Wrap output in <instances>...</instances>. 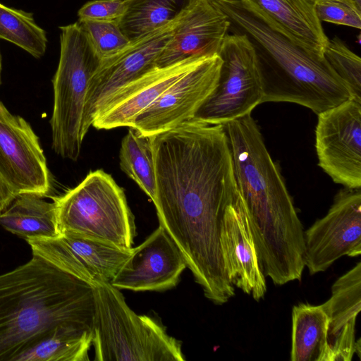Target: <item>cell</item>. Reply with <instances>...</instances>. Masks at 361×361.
<instances>
[{"mask_svg": "<svg viewBox=\"0 0 361 361\" xmlns=\"http://www.w3.org/2000/svg\"><path fill=\"white\" fill-rule=\"evenodd\" d=\"M149 137L159 225L202 290H221L231 284L224 216L238 192L224 126L192 118Z\"/></svg>", "mask_w": 361, "mask_h": 361, "instance_id": "cell-1", "label": "cell"}, {"mask_svg": "<svg viewBox=\"0 0 361 361\" xmlns=\"http://www.w3.org/2000/svg\"><path fill=\"white\" fill-rule=\"evenodd\" d=\"M223 126L260 269L275 285L300 281L304 229L259 128L250 114Z\"/></svg>", "mask_w": 361, "mask_h": 361, "instance_id": "cell-2", "label": "cell"}, {"mask_svg": "<svg viewBox=\"0 0 361 361\" xmlns=\"http://www.w3.org/2000/svg\"><path fill=\"white\" fill-rule=\"evenodd\" d=\"M93 288L33 254L0 274V361H16L59 328L92 329Z\"/></svg>", "mask_w": 361, "mask_h": 361, "instance_id": "cell-3", "label": "cell"}, {"mask_svg": "<svg viewBox=\"0 0 361 361\" xmlns=\"http://www.w3.org/2000/svg\"><path fill=\"white\" fill-rule=\"evenodd\" d=\"M212 1L229 19V30L245 34L255 48L262 103H295L318 114L351 99L324 56L294 44L261 11L241 0Z\"/></svg>", "mask_w": 361, "mask_h": 361, "instance_id": "cell-4", "label": "cell"}, {"mask_svg": "<svg viewBox=\"0 0 361 361\" xmlns=\"http://www.w3.org/2000/svg\"><path fill=\"white\" fill-rule=\"evenodd\" d=\"M95 361H184L181 342L161 321L137 314L110 283L92 288Z\"/></svg>", "mask_w": 361, "mask_h": 361, "instance_id": "cell-5", "label": "cell"}, {"mask_svg": "<svg viewBox=\"0 0 361 361\" xmlns=\"http://www.w3.org/2000/svg\"><path fill=\"white\" fill-rule=\"evenodd\" d=\"M59 28L60 57L52 79L51 146L61 157L77 161L87 134L84 113L87 90L101 59L78 21Z\"/></svg>", "mask_w": 361, "mask_h": 361, "instance_id": "cell-6", "label": "cell"}, {"mask_svg": "<svg viewBox=\"0 0 361 361\" xmlns=\"http://www.w3.org/2000/svg\"><path fill=\"white\" fill-rule=\"evenodd\" d=\"M53 200L59 234L133 247L135 218L124 190L110 174L101 169L90 171L77 186Z\"/></svg>", "mask_w": 361, "mask_h": 361, "instance_id": "cell-7", "label": "cell"}, {"mask_svg": "<svg viewBox=\"0 0 361 361\" xmlns=\"http://www.w3.org/2000/svg\"><path fill=\"white\" fill-rule=\"evenodd\" d=\"M219 55L222 64L216 86L193 117L212 125L250 114L264 96L256 50L245 34H228Z\"/></svg>", "mask_w": 361, "mask_h": 361, "instance_id": "cell-8", "label": "cell"}, {"mask_svg": "<svg viewBox=\"0 0 361 361\" xmlns=\"http://www.w3.org/2000/svg\"><path fill=\"white\" fill-rule=\"evenodd\" d=\"M318 115L315 148L319 166L350 189L361 187V102L349 99Z\"/></svg>", "mask_w": 361, "mask_h": 361, "instance_id": "cell-9", "label": "cell"}, {"mask_svg": "<svg viewBox=\"0 0 361 361\" xmlns=\"http://www.w3.org/2000/svg\"><path fill=\"white\" fill-rule=\"evenodd\" d=\"M305 265L310 275L325 271L343 256L361 254L360 188H345L327 214L304 231Z\"/></svg>", "mask_w": 361, "mask_h": 361, "instance_id": "cell-10", "label": "cell"}, {"mask_svg": "<svg viewBox=\"0 0 361 361\" xmlns=\"http://www.w3.org/2000/svg\"><path fill=\"white\" fill-rule=\"evenodd\" d=\"M222 60L202 56L136 118L133 128L151 136L193 118L218 82Z\"/></svg>", "mask_w": 361, "mask_h": 361, "instance_id": "cell-11", "label": "cell"}, {"mask_svg": "<svg viewBox=\"0 0 361 361\" xmlns=\"http://www.w3.org/2000/svg\"><path fill=\"white\" fill-rule=\"evenodd\" d=\"M176 20L130 42L118 53L101 60L87 90L84 113L86 133L112 95L156 66L157 59L172 37Z\"/></svg>", "mask_w": 361, "mask_h": 361, "instance_id": "cell-12", "label": "cell"}, {"mask_svg": "<svg viewBox=\"0 0 361 361\" xmlns=\"http://www.w3.org/2000/svg\"><path fill=\"white\" fill-rule=\"evenodd\" d=\"M0 176L18 195L45 196L51 190L46 157L39 137L22 117L0 101Z\"/></svg>", "mask_w": 361, "mask_h": 361, "instance_id": "cell-13", "label": "cell"}, {"mask_svg": "<svg viewBox=\"0 0 361 361\" xmlns=\"http://www.w3.org/2000/svg\"><path fill=\"white\" fill-rule=\"evenodd\" d=\"M32 252L92 288L110 283L132 248L126 249L87 237L63 233L53 238L29 239Z\"/></svg>", "mask_w": 361, "mask_h": 361, "instance_id": "cell-14", "label": "cell"}, {"mask_svg": "<svg viewBox=\"0 0 361 361\" xmlns=\"http://www.w3.org/2000/svg\"><path fill=\"white\" fill-rule=\"evenodd\" d=\"M186 267L177 245L159 225L144 242L132 248L110 284L119 290L164 291L178 283Z\"/></svg>", "mask_w": 361, "mask_h": 361, "instance_id": "cell-15", "label": "cell"}, {"mask_svg": "<svg viewBox=\"0 0 361 361\" xmlns=\"http://www.w3.org/2000/svg\"><path fill=\"white\" fill-rule=\"evenodd\" d=\"M231 23L212 0H192L177 19L172 37L156 61L164 67L193 56L219 54Z\"/></svg>", "mask_w": 361, "mask_h": 361, "instance_id": "cell-16", "label": "cell"}, {"mask_svg": "<svg viewBox=\"0 0 361 361\" xmlns=\"http://www.w3.org/2000/svg\"><path fill=\"white\" fill-rule=\"evenodd\" d=\"M201 56L190 57L164 67L152 68L112 95L92 126L98 130L133 128L137 116L192 68Z\"/></svg>", "mask_w": 361, "mask_h": 361, "instance_id": "cell-17", "label": "cell"}, {"mask_svg": "<svg viewBox=\"0 0 361 361\" xmlns=\"http://www.w3.org/2000/svg\"><path fill=\"white\" fill-rule=\"evenodd\" d=\"M222 237L231 283L259 301L267 292L266 279L259 267L246 208L239 190L226 207Z\"/></svg>", "mask_w": 361, "mask_h": 361, "instance_id": "cell-18", "label": "cell"}, {"mask_svg": "<svg viewBox=\"0 0 361 361\" xmlns=\"http://www.w3.org/2000/svg\"><path fill=\"white\" fill-rule=\"evenodd\" d=\"M329 319L328 342L333 361H350L360 356V339L355 340V323L361 307V262L333 284L331 296L322 305Z\"/></svg>", "mask_w": 361, "mask_h": 361, "instance_id": "cell-19", "label": "cell"}, {"mask_svg": "<svg viewBox=\"0 0 361 361\" xmlns=\"http://www.w3.org/2000/svg\"><path fill=\"white\" fill-rule=\"evenodd\" d=\"M264 13L294 44L324 57L329 42L313 0H241Z\"/></svg>", "mask_w": 361, "mask_h": 361, "instance_id": "cell-20", "label": "cell"}, {"mask_svg": "<svg viewBox=\"0 0 361 361\" xmlns=\"http://www.w3.org/2000/svg\"><path fill=\"white\" fill-rule=\"evenodd\" d=\"M35 193L18 195L1 213L0 225L24 238H53L59 235L54 202Z\"/></svg>", "mask_w": 361, "mask_h": 361, "instance_id": "cell-21", "label": "cell"}, {"mask_svg": "<svg viewBox=\"0 0 361 361\" xmlns=\"http://www.w3.org/2000/svg\"><path fill=\"white\" fill-rule=\"evenodd\" d=\"M328 326V316L322 305L293 306L290 360L333 361Z\"/></svg>", "mask_w": 361, "mask_h": 361, "instance_id": "cell-22", "label": "cell"}, {"mask_svg": "<svg viewBox=\"0 0 361 361\" xmlns=\"http://www.w3.org/2000/svg\"><path fill=\"white\" fill-rule=\"evenodd\" d=\"M192 0H124L118 24L130 42L177 20Z\"/></svg>", "mask_w": 361, "mask_h": 361, "instance_id": "cell-23", "label": "cell"}, {"mask_svg": "<svg viewBox=\"0 0 361 361\" xmlns=\"http://www.w3.org/2000/svg\"><path fill=\"white\" fill-rule=\"evenodd\" d=\"M92 329L59 328L20 354L16 361H89Z\"/></svg>", "mask_w": 361, "mask_h": 361, "instance_id": "cell-24", "label": "cell"}, {"mask_svg": "<svg viewBox=\"0 0 361 361\" xmlns=\"http://www.w3.org/2000/svg\"><path fill=\"white\" fill-rule=\"evenodd\" d=\"M119 159L121 170L153 202L155 197V171L149 137L129 128L128 134L121 141Z\"/></svg>", "mask_w": 361, "mask_h": 361, "instance_id": "cell-25", "label": "cell"}, {"mask_svg": "<svg viewBox=\"0 0 361 361\" xmlns=\"http://www.w3.org/2000/svg\"><path fill=\"white\" fill-rule=\"evenodd\" d=\"M0 39L20 47L36 59L47 50L46 32L35 21L32 13L0 3Z\"/></svg>", "mask_w": 361, "mask_h": 361, "instance_id": "cell-26", "label": "cell"}, {"mask_svg": "<svg viewBox=\"0 0 361 361\" xmlns=\"http://www.w3.org/2000/svg\"><path fill=\"white\" fill-rule=\"evenodd\" d=\"M324 56L347 85L351 99L361 102V60L338 37L329 39Z\"/></svg>", "mask_w": 361, "mask_h": 361, "instance_id": "cell-27", "label": "cell"}, {"mask_svg": "<svg viewBox=\"0 0 361 361\" xmlns=\"http://www.w3.org/2000/svg\"><path fill=\"white\" fill-rule=\"evenodd\" d=\"M101 60L118 53L130 42L117 21H78Z\"/></svg>", "mask_w": 361, "mask_h": 361, "instance_id": "cell-28", "label": "cell"}, {"mask_svg": "<svg viewBox=\"0 0 361 361\" xmlns=\"http://www.w3.org/2000/svg\"><path fill=\"white\" fill-rule=\"evenodd\" d=\"M315 9L321 22L361 28V6L354 0H320Z\"/></svg>", "mask_w": 361, "mask_h": 361, "instance_id": "cell-29", "label": "cell"}, {"mask_svg": "<svg viewBox=\"0 0 361 361\" xmlns=\"http://www.w3.org/2000/svg\"><path fill=\"white\" fill-rule=\"evenodd\" d=\"M125 11L124 0H92L78 11V21H117Z\"/></svg>", "mask_w": 361, "mask_h": 361, "instance_id": "cell-30", "label": "cell"}, {"mask_svg": "<svg viewBox=\"0 0 361 361\" xmlns=\"http://www.w3.org/2000/svg\"><path fill=\"white\" fill-rule=\"evenodd\" d=\"M16 196L12 188L0 176V214Z\"/></svg>", "mask_w": 361, "mask_h": 361, "instance_id": "cell-31", "label": "cell"}, {"mask_svg": "<svg viewBox=\"0 0 361 361\" xmlns=\"http://www.w3.org/2000/svg\"><path fill=\"white\" fill-rule=\"evenodd\" d=\"M1 56L0 53V84H1Z\"/></svg>", "mask_w": 361, "mask_h": 361, "instance_id": "cell-32", "label": "cell"}, {"mask_svg": "<svg viewBox=\"0 0 361 361\" xmlns=\"http://www.w3.org/2000/svg\"><path fill=\"white\" fill-rule=\"evenodd\" d=\"M314 2L317 1H320V0H313Z\"/></svg>", "mask_w": 361, "mask_h": 361, "instance_id": "cell-33", "label": "cell"}]
</instances>
